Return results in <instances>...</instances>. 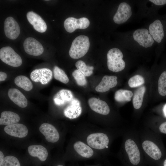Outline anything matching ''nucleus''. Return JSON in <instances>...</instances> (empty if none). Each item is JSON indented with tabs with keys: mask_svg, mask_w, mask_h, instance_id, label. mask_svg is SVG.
I'll use <instances>...</instances> for the list:
<instances>
[{
	"mask_svg": "<svg viewBox=\"0 0 166 166\" xmlns=\"http://www.w3.org/2000/svg\"><path fill=\"white\" fill-rule=\"evenodd\" d=\"M123 38L124 48L130 52H140L155 49V42L144 27L127 31Z\"/></svg>",
	"mask_w": 166,
	"mask_h": 166,
	"instance_id": "1",
	"label": "nucleus"
},
{
	"mask_svg": "<svg viewBox=\"0 0 166 166\" xmlns=\"http://www.w3.org/2000/svg\"><path fill=\"white\" fill-rule=\"evenodd\" d=\"M148 21L144 28L148 29L155 42V50L160 53L164 49L166 44V13L158 14Z\"/></svg>",
	"mask_w": 166,
	"mask_h": 166,
	"instance_id": "2",
	"label": "nucleus"
},
{
	"mask_svg": "<svg viewBox=\"0 0 166 166\" xmlns=\"http://www.w3.org/2000/svg\"><path fill=\"white\" fill-rule=\"evenodd\" d=\"M137 8L136 20L151 18L158 14L159 10L166 6V0H135Z\"/></svg>",
	"mask_w": 166,
	"mask_h": 166,
	"instance_id": "3",
	"label": "nucleus"
},
{
	"mask_svg": "<svg viewBox=\"0 0 166 166\" xmlns=\"http://www.w3.org/2000/svg\"><path fill=\"white\" fill-rule=\"evenodd\" d=\"M107 65L109 70L118 72L124 70L126 63L123 60V53L119 48L113 47L108 51L107 55Z\"/></svg>",
	"mask_w": 166,
	"mask_h": 166,
	"instance_id": "4",
	"label": "nucleus"
},
{
	"mask_svg": "<svg viewBox=\"0 0 166 166\" xmlns=\"http://www.w3.org/2000/svg\"><path fill=\"white\" fill-rule=\"evenodd\" d=\"M89 46V37L85 35H79L73 41L69 51V55L74 59L81 58L86 53Z\"/></svg>",
	"mask_w": 166,
	"mask_h": 166,
	"instance_id": "5",
	"label": "nucleus"
},
{
	"mask_svg": "<svg viewBox=\"0 0 166 166\" xmlns=\"http://www.w3.org/2000/svg\"><path fill=\"white\" fill-rule=\"evenodd\" d=\"M0 58L3 62L14 67H19L22 63L20 56L10 46L4 47L0 49Z\"/></svg>",
	"mask_w": 166,
	"mask_h": 166,
	"instance_id": "6",
	"label": "nucleus"
},
{
	"mask_svg": "<svg viewBox=\"0 0 166 166\" xmlns=\"http://www.w3.org/2000/svg\"><path fill=\"white\" fill-rule=\"evenodd\" d=\"M90 24L88 18L82 17L77 19L70 17L67 18L64 23L65 30L69 33H72L77 29H83L87 28Z\"/></svg>",
	"mask_w": 166,
	"mask_h": 166,
	"instance_id": "7",
	"label": "nucleus"
},
{
	"mask_svg": "<svg viewBox=\"0 0 166 166\" xmlns=\"http://www.w3.org/2000/svg\"><path fill=\"white\" fill-rule=\"evenodd\" d=\"M87 144L91 147L97 149L105 148L109 143V139L105 134L96 133L89 135L87 137Z\"/></svg>",
	"mask_w": 166,
	"mask_h": 166,
	"instance_id": "8",
	"label": "nucleus"
},
{
	"mask_svg": "<svg viewBox=\"0 0 166 166\" xmlns=\"http://www.w3.org/2000/svg\"><path fill=\"white\" fill-rule=\"evenodd\" d=\"M23 47L27 54L34 56L41 55L44 51V48L41 44L32 37L25 39L23 42Z\"/></svg>",
	"mask_w": 166,
	"mask_h": 166,
	"instance_id": "9",
	"label": "nucleus"
},
{
	"mask_svg": "<svg viewBox=\"0 0 166 166\" xmlns=\"http://www.w3.org/2000/svg\"><path fill=\"white\" fill-rule=\"evenodd\" d=\"M4 32L6 37L8 38L14 40L19 36L20 32L19 26L12 17L6 18L4 22Z\"/></svg>",
	"mask_w": 166,
	"mask_h": 166,
	"instance_id": "10",
	"label": "nucleus"
},
{
	"mask_svg": "<svg viewBox=\"0 0 166 166\" xmlns=\"http://www.w3.org/2000/svg\"><path fill=\"white\" fill-rule=\"evenodd\" d=\"M53 73L49 69L43 68L35 69L30 73V77L33 81L40 82L42 84L48 83L52 79Z\"/></svg>",
	"mask_w": 166,
	"mask_h": 166,
	"instance_id": "11",
	"label": "nucleus"
},
{
	"mask_svg": "<svg viewBox=\"0 0 166 166\" xmlns=\"http://www.w3.org/2000/svg\"><path fill=\"white\" fill-rule=\"evenodd\" d=\"M125 148L131 163L137 165L140 160V154L139 149L134 141L131 139L126 140Z\"/></svg>",
	"mask_w": 166,
	"mask_h": 166,
	"instance_id": "12",
	"label": "nucleus"
},
{
	"mask_svg": "<svg viewBox=\"0 0 166 166\" xmlns=\"http://www.w3.org/2000/svg\"><path fill=\"white\" fill-rule=\"evenodd\" d=\"M39 130L49 142L55 143L59 139V134L57 130L53 126L49 124H42L40 125Z\"/></svg>",
	"mask_w": 166,
	"mask_h": 166,
	"instance_id": "13",
	"label": "nucleus"
},
{
	"mask_svg": "<svg viewBox=\"0 0 166 166\" xmlns=\"http://www.w3.org/2000/svg\"><path fill=\"white\" fill-rule=\"evenodd\" d=\"M26 17L29 22L36 30L40 33H44L46 31V23L39 15L33 11H30L27 13Z\"/></svg>",
	"mask_w": 166,
	"mask_h": 166,
	"instance_id": "14",
	"label": "nucleus"
},
{
	"mask_svg": "<svg viewBox=\"0 0 166 166\" xmlns=\"http://www.w3.org/2000/svg\"><path fill=\"white\" fill-rule=\"evenodd\" d=\"M82 112V108L80 101L73 98L64 111V114L67 117L74 119L79 117Z\"/></svg>",
	"mask_w": 166,
	"mask_h": 166,
	"instance_id": "15",
	"label": "nucleus"
},
{
	"mask_svg": "<svg viewBox=\"0 0 166 166\" xmlns=\"http://www.w3.org/2000/svg\"><path fill=\"white\" fill-rule=\"evenodd\" d=\"M5 132L12 136L23 138L27 135L28 130L24 125L19 123L6 125L4 128Z\"/></svg>",
	"mask_w": 166,
	"mask_h": 166,
	"instance_id": "16",
	"label": "nucleus"
},
{
	"mask_svg": "<svg viewBox=\"0 0 166 166\" xmlns=\"http://www.w3.org/2000/svg\"><path fill=\"white\" fill-rule=\"evenodd\" d=\"M88 103L90 108L99 114L106 115L110 112L109 108L107 103L95 97L89 99Z\"/></svg>",
	"mask_w": 166,
	"mask_h": 166,
	"instance_id": "17",
	"label": "nucleus"
},
{
	"mask_svg": "<svg viewBox=\"0 0 166 166\" xmlns=\"http://www.w3.org/2000/svg\"><path fill=\"white\" fill-rule=\"evenodd\" d=\"M117 77L115 76L105 75L101 81L96 87L95 90L97 92L104 93L115 87L117 83Z\"/></svg>",
	"mask_w": 166,
	"mask_h": 166,
	"instance_id": "18",
	"label": "nucleus"
},
{
	"mask_svg": "<svg viewBox=\"0 0 166 166\" xmlns=\"http://www.w3.org/2000/svg\"><path fill=\"white\" fill-rule=\"evenodd\" d=\"M10 99L15 104L22 108L26 107L28 101L24 94L16 88L10 89L8 91Z\"/></svg>",
	"mask_w": 166,
	"mask_h": 166,
	"instance_id": "19",
	"label": "nucleus"
},
{
	"mask_svg": "<svg viewBox=\"0 0 166 166\" xmlns=\"http://www.w3.org/2000/svg\"><path fill=\"white\" fill-rule=\"evenodd\" d=\"M143 148L146 153L150 157L155 160H158L162 155L161 151L153 142L145 140L142 144Z\"/></svg>",
	"mask_w": 166,
	"mask_h": 166,
	"instance_id": "20",
	"label": "nucleus"
},
{
	"mask_svg": "<svg viewBox=\"0 0 166 166\" xmlns=\"http://www.w3.org/2000/svg\"><path fill=\"white\" fill-rule=\"evenodd\" d=\"M73 98V95L71 91L67 89H62L55 95L53 101L56 105L61 106L70 102Z\"/></svg>",
	"mask_w": 166,
	"mask_h": 166,
	"instance_id": "21",
	"label": "nucleus"
},
{
	"mask_svg": "<svg viewBox=\"0 0 166 166\" xmlns=\"http://www.w3.org/2000/svg\"><path fill=\"white\" fill-rule=\"evenodd\" d=\"M28 152L31 156L37 157L42 161H45L48 156V152L46 149L40 145L30 146L28 148Z\"/></svg>",
	"mask_w": 166,
	"mask_h": 166,
	"instance_id": "22",
	"label": "nucleus"
},
{
	"mask_svg": "<svg viewBox=\"0 0 166 166\" xmlns=\"http://www.w3.org/2000/svg\"><path fill=\"white\" fill-rule=\"evenodd\" d=\"M20 120V117L17 114L11 111H4L1 114L0 124L11 125L17 123Z\"/></svg>",
	"mask_w": 166,
	"mask_h": 166,
	"instance_id": "23",
	"label": "nucleus"
},
{
	"mask_svg": "<svg viewBox=\"0 0 166 166\" xmlns=\"http://www.w3.org/2000/svg\"><path fill=\"white\" fill-rule=\"evenodd\" d=\"M73 147L77 152L84 157H90L93 154V150L89 146L81 141L75 142Z\"/></svg>",
	"mask_w": 166,
	"mask_h": 166,
	"instance_id": "24",
	"label": "nucleus"
},
{
	"mask_svg": "<svg viewBox=\"0 0 166 166\" xmlns=\"http://www.w3.org/2000/svg\"><path fill=\"white\" fill-rule=\"evenodd\" d=\"M145 91L146 88L143 86L138 88L134 92L132 99V104L135 109H138L141 107Z\"/></svg>",
	"mask_w": 166,
	"mask_h": 166,
	"instance_id": "25",
	"label": "nucleus"
},
{
	"mask_svg": "<svg viewBox=\"0 0 166 166\" xmlns=\"http://www.w3.org/2000/svg\"><path fill=\"white\" fill-rule=\"evenodd\" d=\"M14 82L18 86L27 91L31 90L33 87V84L30 80L23 75L17 77L14 80Z\"/></svg>",
	"mask_w": 166,
	"mask_h": 166,
	"instance_id": "26",
	"label": "nucleus"
},
{
	"mask_svg": "<svg viewBox=\"0 0 166 166\" xmlns=\"http://www.w3.org/2000/svg\"><path fill=\"white\" fill-rule=\"evenodd\" d=\"M133 95V93L131 91L120 89L116 92L114 99L119 102H128L131 100Z\"/></svg>",
	"mask_w": 166,
	"mask_h": 166,
	"instance_id": "27",
	"label": "nucleus"
},
{
	"mask_svg": "<svg viewBox=\"0 0 166 166\" xmlns=\"http://www.w3.org/2000/svg\"><path fill=\"white\" fill-rule=\"evenodd\" d=\"M77 69L85 77L91 76L93 73L94 67L93 66L87 65L82 61L79 60L75 63Z\"/></svg>",
	"mask_w": 166,
	"mask_h": 166,
	"instance_id": "28",
	"label": "nucleus"
},
{
	"mask_svg": "<svg viewBox=\"0 0 166 166\" xmlns=\"http://www.w3.org/2000/svg\"><path fill=\"white\" fill-rule=\"evenodd\" d=\"M53 76L55 79L64 84L68 83L69 79L65 72L57 66L53 69Z\"/></svg>",
	"mask_w": 166,
	"mask_h": 166,
	"instance_id": "29",
	"label": "nucleus"
},
{
	"mask_svg": "<svg viewBox=\"0 0 166 166\" xmlns=\"http://www.w3.org/2000/svg\"><path fill=\"white\" fill-rule=\"evenodd\" d=\"M158 91L160 95H166V70L160 74L158 81Z\"/></svg>",
	"mask_w": 166,
	"mask_h": 166,
	"instance_id": "30",
	"label": "nucleus"
},
{
	"mask_svg": "<svg viewBox=\"0 0 166 166\" xmlns=\"http://www.w3.org/2000/svg\"><path fill=\"white\" fill-rule=\"evenodd\" d=\"M144 83V77L139 75H136L131 77L128 81V84L131 88L140 86Z\"/></svg>",
	"mask_w": 166,
	"mask_h": 166,
	"instance_id": "31",
	"label": "nucleus"
},
{
	"mask_svg": "<svg viewBox=\"0 0 166 166\" xmlns=\"http://www.w3.org/2000/svg\"><path fill=\"white\" fill-rule=\"evenodd\" d=\"M72 74L78 85L83 86L86 85L87 82L85 76L78 70H74Z\"/></svg>",
	"mask_w": 166,
	"mask_h": 166,
	"instance_id": "32",
	"label": "nucleus"
},
{
	"mask_svg": "<svg viewBox=\"0 0 166 166\" xmlns=\"http://www.w3.org/2000/svg\"><path fill=\"white\" fill-rule=\"evenodd\" d=\"M2 166H21L18 160L16 157L9 156L4 157Z\"/></svg>",
	"mask_w": 166,
	"mask_h": 166,
	"instance_id": "33",
	"label": "nucleus"
},
{
	"mask_svg": "<svg viewBox=\"0 0 166 166\" xmlns=\"http://www.w3.org/2000/svg\"><path fill=\"white\" fill-rule=\"evenodd\" d=\"M159 130L161 132L166 134V121L162 123L160 125Z\"/></svg>",
	"mask_w": 166,
	"mask_h": 166,
	"instance_id": "34",
	"label": "nucleus"
},
{
	"mask_svg": "<svg viewBox=\"0 0 166 166\" xmlns=\"http://www.w3.org/2000/svg\"><path fill=\"white\" fill-rule=\"evenodd\" d=\"M7 77L6 74L4 72L1 71L0 72V81H4Z\"/></svg>",
	"mask_w": 166,
	"mask_h": 166,
	"instance_id": "35",
	"label": "nucleus"
},
{
	"mask_svg": "<svg viewBox=\"0 0 166 166\" xmlns=\"http://www.w3.org/2000/svg\"><path fill=\"white\" fill-rule=\"evenodd\" d=\"M4 155L2 152L0 151V166H2V161L4 159Z\"/></svg>",
	"mask_w": 166,
	"mask_h": 166,
	"instance_id": "36",
	"label": "nucleus"
},
{
	"mask_svg": "<svg viewBox=\"0 0 166 166\" xmlns=\"http://www.w3.org/2000/svg\"><path fill=\"white\" fill-rule=\"evenodd\" d=\"M163 111L165 116L166 117V104L164 106Z\"/></svg>",
	"mask_w": 166,
	"mask_h": 166,
	"instance_id": "37",
	"label": "nucleus"
},
{
	"mask_svg": "<svg viewBox=\"0 0 166 166\" xmlns=\"http://www.w3.org/2000/svg\"><path fill=\"white\" fill-rule=\"evenodd\" d=\"M164 166H166V159L164 160Z\"/></svg>",
	"mask_w": 166,
	"mask_h": 166,
	"instance_id": "38",
	"label": "nucleus"
},
{
	"mask_svg": "<svg viewBox=\"0 0 166 166\" xmlns=\"http://www.w3.org/2000/svg\"><path fill=\"white\" fill-rule=\"evenodd\" d=\"M57 166H63V165H57Z\"/></svg>",
	"mask_w": 166,
	"mask_h": 166,
	"instance_id": "39",
	"label": "nucleus"
}]
</instances>
